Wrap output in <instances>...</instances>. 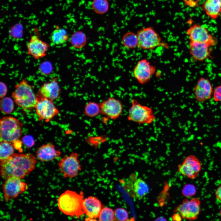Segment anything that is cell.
I'll use <instances>...</instances> for the list:
<instances>
[{"label": "cell", "instance_id": "obj_1", "mask_svg": "<svg viewBox=\"0 0 221 221\" xmlns=\"http://www.w3.org/2000/svg\"><path fill=\"white\" fill-rule=\"evenodd\" d=\"M36 163V158L32 154L14 153L0 161L1 176L5 179L10 177L23 179L34 169Z\"/></svg>", "mask_w": 221, "mask_h": 221}, {"label": "cell", "instance_id": "obj_2", "mask_svg": "<svg viewBox=\"0 0 221 221\" xmlns=\"http://www.w3.org/2000/svg\"><path fill=\"white\" fill-rule=\"evenodd\" d=\"M83 197L82 192L78 193L73 191L67 190L58 198V208L66 215L76 216L79 218L85 214L82 206Z\"/></svg>", "mask_w": 221, "mask_h": 221}, {"label": "cell", "instance_id": "obj_3", "mask_svg": "<svg viewBox=\"0 0 221 221\" xmlns=\"http://www.w3.org/2000/svg\"><path fill=\"white\" fill-rule=\"evenodd\" d=\"M11 97L17 106L25 110L34 108L37 103L33 87L25 79L15 85Z\"/></svg>", "mask_w": 221, "mask_h": 221}, {"label": "cell", "instance_id": "obj_4", "mask_svg": "<svg viewBox=\"0 0 221 221\" xmlns=\"http://www.w3.org/2000/svg\"><path fill=\"white\" fill-rule=\"evenodd\" d=\"M23 123L12 116H4L0 120V141L13 143L19 140L22 134Z\"/></svg>", "mask_w": 221, "mask_h": 221}, {"label": "cell", "instance_id": "obj_5", "mask_svg": "<svg viewBox=\"0 0 221 221\" xmlns=\"http://www.w3.org/2000/svg\"><path fill=\"white\" fill-rule=\"evenodd\" d=\"M127 118L128 121L138 124L149 125L154 122L156 117L151 108L133 99L128 110Z\"/></svg>", "mask_w": 221, "mask_h": 221}, {"label": "cell", "instance_id": "obj_6", "mask_svg": "<svg viewBox=\"0 0 221 221\" xmlns=\"http://www.w3.org/2000/svg\"><path fill=\"white\" fill-rule=\"evenodd\" d=\"M138 47L144 50H153L158 47H167V44L162 42L159 35L151 27L142 29L137 33Z\"/></svg>", "mask_w": 221, "mask_h": 221}, {"label": "cell", "instance_id": "obj_7", "mask_svg": "<svg viewBox=\"0 0 221 221\" xmlns=\"http://www.w3.org/2000/svg\"><path fill=\"white\" fill-rule=\"evenodd\" d=\"M58 166L60 171L65 178L76 177L81 170L78 154L76 152L64 156L59 161Z\"/></svg>", "mask_w": 221, "mask_h": 221}, {"label": "cell", "instance_id": "obj_8", "mask_svg": "<svg viewBox=\"0 0 221 221\" xmlns=\"http://www.w3.org/2000/svg\"><path fill=\"white\" fill-rule=\"evenodd\" d=\"M37 103L34 107L39 121L49 122L57 116L59 111L54 104L53 101L42 96L36 95Z\"/></svg>", "mask_w": 221, "mask_h": 221}, {"label": "cell", "instance_id": "obj_9", "mask_svg": "<svg viewBox=\"0 0 221 221\" xmlns=\"http://www.w3.org/2000/svg\"><path fill=\"white\" fill-rule=\"evenodd\" d=\"M2 188L4 199L6 201H8L25 192L28 186L20 178L10 177L5 179Z\"/></svg>", "mask_w": 221, "mask_h": 221}, {"label": "cell", "instance_id": "obj_10", "mask_svg": "<svg viewBox=\"0 0 221 221\" xmlns=\"http://www.w3.org/2000/svg\"><path fill=\"white\" fill-rule=\"evenodd\" d=\"M201 201L197 198L184 199L178 206L174 212L179 213L182 219L192 221L198 217L201 211Z\"/></svg>", "mask_w": 221, "mask_h": 221}, {"label": "cell", "instance_id": "obj_11", "mask_svg": "<svg viewBox=\"0 0 221 221\" xmlns=\"http://www.w3.org/2000/svg\"><path fill=\"white\" fill-rule=\"evenodd\" d=\"M186 33L191 41L205 43L211 47L216 45L218 42L206 28L198 24L190 26Z\"/></svg>", "mask_w": 221, "mask_h": 221}, {"label": "cell", "instance_id": "obj_12", "mask_svg": "<svg viewBox=\"0 0 221 221\" xmlns=\"http://www.w3.org/2000/svg\"><path fill=\"white\" fill-rule=\"evenodd\" d=\"M155 66L146 59L138 61L133 70L134 76L140 84H145L150 80L156 71Z\"/></svg>", "mask_w": 221, "mask_h": 221}, {"label": "cell", "instance_id": "obj_13", "mask_svg": "<svg viewBox=\"0 0 221 221\" xmlns=\"http://www.w3.org/2000/svg\"><path fill=\"white\" fill-rule=\"evenodd\" d=\"M201 163L195 156L190 155L187 157L182 163L178 166V171L182 175L191 179L198 176L201 170Z\"/></svg>", "mask_w": 221, "mask_h": 221}, {"label": "cell", "instance_id": "obj_14", "mask_svg": "<svg viewBox=\"0 0 221 221\" xmlns=\"http://www.w3.org/2000/svg\"><path fill=\"white\" fill-rule=\"evenodd\" d=\"M100 114L109 118L114 120L122 114L123 106L119 100L110 97L99 103Z\"/></svg>", "mask_w": 221, "mask_h": 221}, {"label": "cell", "instance_id": "obj_15", "mask_svg": "<svg viewBox=\"0 0 221 221\" xmlns=\"http://www.w3.org/2000/svg\"><path fill=\"white\" fill-rule=\"evenodd\" d=\"M50 45L37 36H31L27 45L28 54L36 60L43 58L47 54Z\"/></svg>", "mask_w": 221, "mask_h": 221}, {"label": "cell", "instance_id": "obj_16", "mask_svg": "<svg viewBox=\"0 0 221 221\" xmlns=\"http://www.w3.org/2000/svg\"><path fill=\"white\" fill-rule=\"evenodd\" d=\"M213 90L210 80L207 78L201 77L198 80L194 88L195 98L199 102H204L212 97Z\"/></svg>", "mask_w": 221, "mask_h": 221}, {"label": "cell", "instance_id": "obj_17", "mask_svg": "<svg viewBox=\"0 0 221 221\" xmlns=\"http://www.w3.org/2000/svg\"><path fill=\"white\" fill-rule=\"evenodd\" d=\"M211 47L205 43L190 41L189 53L194 60L203 61L211 57Z\"/></svg>", "mask_w": 221, "mask_h": 221}, {"label": "cell", "instance_id": "obj_18", "mask_svg": "<svg viewBox=\"0 0 221 221\" xmlns=\"http://www.w3.org/2000/svg\"><path fill=\"white\" fill-rule=\"evenodd\" d=\"M124 187L127 191L136 199L140 200L148 193L149 188L146 183L143 180L138 178L133 183L127 180Z\"/></svg>", "mask_w": 221, "mask_h": 221}, {"label": "cell", "instance_id": "obj_19", "mask_svg": "<svg viewBox=\"0 0 221 221\" xmlns=\"http://www.w3.org/2000/svg\"><path fill=\"white\" fill-rule=\"evenodd\" d=\"M58 81V78L55 77L44 83L39 88L38 94L53 101L57 99L61 91Z\"/></svg>", "mask_w": 221, "mask_h": 221}, {"label": "cell", "instance_id": "obj_20", "mask_svg": "<svg viewBox=\"0 0 221 221\" xmlns=\"http://www.w3.org/2000/svg\"><path fill=\"white\" fill-rule=\"evenodd\" d=\"M83 208L85 214L91 218H98L103 208L100 201L96 197L90 196L83 199Z\"/></svg>", "mask_w": 221, "mask_h": 221}, {"label": "cell", "instance_id": "obj_21", "mask_svg": "<svg viewBox=\"0 0 221 221\" xmlns=\"http://www.w3.org/2000/svg\"><path fill=\"white\" fill-rule=\"evenodd\" d=\"M61 152L56 149L55 146L49 143L40 146L36 152L37 158L42 161H48L58 158Z\"/></svg>", "mask_w": 221, "mask_h": 221}, {"label": "cell", "instance_id": "obj_22", "mask_svg": "<svg viewBox=\"0 0 221 221\" xmlns=\"http://www.w3.org/2000/svg\"><path fill=\"white\" fill-rule=\"evenodd\" d=\"M202 8L210 18L216 19L221 15V0H205Z\"/></svg>", "mask_w": 221, "mask_h": 221}, {"label": "cell", "instance_id": "obj_23", "mask_svg": "<svg viewBox=\"0 0 221 221\" xmlns=\"http://www.w3.org/2000/svg\"><path fill=\"white\" fill-rule=\"evenodd\" d=\"M49 38L54 45H59L65 43L68 40V36L65 29L58 27L52 32Z\"/></svg>", "mask_w": 221, "mask_h": 221}, {"label": "cell", "instance_id": "obj_24", "mask_svg": "<svg viewBox=\"0 0 221 221\" xmlns=\"http://www.w3.org/2000/svg\"><path fill=\"white\" fill-rule=\"evenodd\" d=\"M15 148L12 143L6 141L0 142V161L4 160L14 153Z\"/></svg>", "mask_w": 221, "mask_h": 221}, {"label": "cell", "instance_id": "obj_25", "mask_svg": "<svg viewBox=\"0 0 221 221\" xmlns=\"http://www.w3.org/2000/svg\"><path fill=\"white\" fill-rule=\"evenodd\" d=\"M122 42L124 46L128 49H133L138 47V40L137 34L129 32L123 36Z\"/></svg>", "mask_w": 221, "mask_h": 221}, {"label": "cell", "instance_id": "obj_26", "mask_svg": "<svg viewBox=\"0 0 221 221\" xmlns=\"http://www.w3.org/2000/svg\"><path fill=\"white\" fill-rule=\"evenodd\" d=\"M83 113L87 116L93 118L100 114L99 103L94 102H90L85 105Z\"/></svg>", "mask_w": 221, "mask_h": 221}, {"label": "cell", "instance_id": "obj_27", "mask_svg": "<svg viewBox=\"0 0 221 221\" xmlns=\"http://www.w3.org/2000/svg\"><path fill=\"white\" fill-rule=\"evenodd\" d=\"M70 42L73 47L76 48H81L86 44V36L82 32H76L71 37Z\"/></svg>", "mask_w": 221, "mask_h": 221}, {"label": "cell", "instance_id": "obj_28", "mask_svg": "<svg viewBox=\"0 0 221 221\" xmlns=\"http://www.w3.org/2000/svg\"><path fill=\"white\" fill-rule=\"evenodd\" d=\"M14 105L13 100L9 97L1 99L0 102V109L3 113L9 114L14 110Z\"/></svg>", "mask_w": 221, "mask_h": 221}, {"label": "cell", "instance_id": "obj_29", "mask_svg": "<svg viewBox=\"0 0 221 221\" xmlns=\"http://www.w3.org/2000/svg\"><path fill=\"white\" fill-rule=\"evenodd\" d=\"M100 221H112L114 220V211L108 207H103L98 217Z\"/></svg>", "mask_w": 221, "mask_h": 221}, {"label": "cell", "instance_id": "obj_30", "mask_svg": "<svg viewBox=\"0 0 221 221\" xmlns=\"http://www.w3.org/2000/svg\"><path fill=\"white\" fill-rule=\"evenodd\" d=\"M93 6L94 10L100 14L105 12L108 8V4L106 0H94Z\"/></svg>", "mask_w": 221, "mask_h": 221}, {"label": "cell", "instance_id": "obj_31", "mask_svg": "<svg viewBox=\"0 0 221 221\" xmlns=\"http://www.w3.org/2000/svg\"><path fill=\"white\" fill-rule=\"evenodd\" d=\"M114 217L115 221H127L129 219V214L126 209L118 208L114 211Z\"/></svg>", "mask_w": 221, "mask_h": 221}, {"label": "cell", "instance_id": "obj_32", "mask_svg": "<svg viewBox=\"0 0 221 221\" xmlns=\"http://www.w3.org/2000/svg\"><path fill=\"white\" fill-rule=\"evenodd\" d=\"M182 194L187 197H191L193 196L196 192V189L192 185L187 184L182 190Z\"/></svg>", "mask_w": 221, "mask_h": 221}, {"label": "cell", "instance_id": "obj_33", "mask_svg": "<svg viewBox=\"0 0 221 221\" xmlns=\"http://www.w3.org/2000/svg\"><path fill=\"white\" fill-rule=\"evenodd\" d=\"M22 141L24 145L28 148H30L33 146L35 143L33 138L30 135H26L22 139Z\"/></svg>", "mask_w": 221, "mask_h": 221}, {"label": "cell", "instance_id": "obj_34", "mask_svg": "<svg viewBox=\"0 0 221 221\" xmlns=\"http://www.w3.org/2000/svg\"><path fill=\"white\" fill-rule=\"evenodd\" d=\"M212 97L215 102H221V85L216 86L214 89Z\"/></svg>", "mask_w": 221, "mask_h": 221}, {"label": "cell", "instance_id": "obj_35", "mask_svg": "<svg viewBox=\"0 0 221 221\" xmlns=\"http://www.w3.org/2000/svg\"><path fill=\"white\" fill-rule=\"evenodd\" d=\"M7 91V88L6 85L3 82H0V98L4 97Z\"/></svg>", "mask_w": 221, "mask_h": 221}, {"label": "cell", "instance_id": "obj_36", "mask_svg": "<svg viewBox=\"0 0 221 221\" xmlns=\"http://www.w3.org/2000/svg\"><path fill=\"white\" fill-rule=\"evenodd\" d=\"M217 201L221 203V184L217 188L215 192Z\"/></svg>", "mask_w": 221, "mask_h": 221}, {"label": "cell", "instance_id": "obj_37", "mask_svg": "<svg viewBox=\"0 0 221 221\" xmlns=\"http://www.w3.org/2000/svg\"><path fill=\"white\" fill-rule=\"evenodd\" d=\"M22 143V141L18 140L12 143L15 149L21 151H22V149L21 148Z\"/></svg>", "mask_w": 221, "mask_h": 221}, {"label": "cell", "instance_id": "obj_38", "mask_svg": "<svg viewBox=\"0 0 221 221\" xmlns=\"http://www.w3.org/2000/svg\"><path fill=\"white\" fill-rule=\"evenodd\" d=\"M172 220L173 221H181L182 217L180 214L178 212L173 214L172 217Z\"/></svg>", "mask_w": 221, "mask_h": 221}, {"label": "cell", "instance_id": "obj_39", "mask_svg": "<svg viewBox=\"0 0 221 221\" xmlns=\"http://www.w3.org/2000/svg\"><path fill=\"white\" fill-rule=\"evenodd\" d=\"M85 221H95L97 220L96 219L87 217L85 219Z\"/></svg>", "mask_w": 221, "mask_h": 221}, {"label": "cell", "instance_id": "obj_40", "mask_svg": "<svg viewBox=\"0 0 221 221\" xmlns=\"http://www.w3.org/2000/svg\"><path fill=\"white\" fill-rule=\"evenodd\" d=\"M219 214L220 215V216L221 217V208L220 209V212H219Z\"/></svg>", "mask_w": 221, "mask_h": 221}]
</instances>
